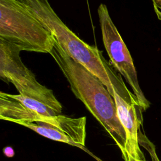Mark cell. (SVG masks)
Returning <instances> with one entry per match:
<instances>
[{
	"label": "cell",
	"instance_id": "obj_1",
	"mask_svg": "<svg viewBox=\"0 0 161 161\" xmlns=\"http://www.w3.org/2000/svg\"><path fill=\"white\" fill-rule=\"evenodd\" d=\"M20 1L53 35L56 42L72 58L103 82L112 97L113 92L116 91L127 101L138 103L136 97L129 91L121 77L105 60L103 52L96 46L88 45L73 33L58 17L48 1Z\"/></svg>",
	"mask_w": 161,
	"mask_h": 161
},
{
	"label": "cell",
	"instance_id": "obj_2",
	"mask_svg": "<svg viewBox=\"0 0 161 161\" xmlns=\"http://www.w3.org/2000/svg\"><path fill=\"white\" fill-rule=\"evenodd\" d=\"M69 83L75 97L103 126L123 153L126 133L117 114L113 97L103 82L72 58L56 42L50 53Z\"/></svg>",
	"mask_w": 161,
	"mask_h": 161
},
{
	"label": "cell",
	"instance_id": "obj_3",
	"mask_svg": "<svg viewBox=\"0 0 161 161\" xmlns=\"http://www.w3.org/2000/svg\"><path fill=\"white\" fill-rule=\"evenodd\" d=\"M0 38L22 51L50 53L53 35L20 0L0 1Z\"/></svg>",
	"mask_w": 161,
	"mask_h": 161
},
{
	"label": "cell",
	"instance_id": "obj_4",
	"mask_svg": "<svg viewBox=\"0 0 161 161\" xmlns=\"http://www.w3.org/2000/svg\"><path fill=\"white\" fill-rule=\"evenodd\" d=\"M18 47L0 38V77L12 83L19 94L43 103L60 114L61 103L52 90L40 84L35 75L21 61Z\"/></svg>",
	"mask_w": 161,
	"mask_h": 161
},
{
	"label": "cell",
	"instance_id": "obj_5",
	"mask_svg": "<svg viewBox=\"0 0 161 161\" xmlns=\"http://www.w3.org/2000/svg\"><path fill=\"white\" fill-rule=\"evenodd\" d=\"M97 13L102 33L103 42L110 58L111 65L123 76L131 86L142 111L150 106L138 82L132 57L109 15L107 6L100 4Z\"/></svg>",
	"mask_w": 161,
	"mask_h": 161
},
{
	"label": "cell",
	"instance_id": "obj_6",
	"mask_svg": "<svg viewBox=\"0 0 161 161\" xmlns=\"http://www.w3.org/2000/svg\"><path fill=\"white\" fill-rule=\"evenodd\" d=\"M86 117L70 118L64 115L51 117L49 122H36L23 124L28 128L47 138L75 146L91 154L85 148Z\"/></svg>",
	"mask_w": 161,
	"mask_h": 161
},
{
	"label": "cell",
	"instance_id": "obj_7",
	"mask_svg": "<svg viewBox=\"0 0 161 161\" xmlns=\"http://www.w3.org/2000/svg\"><path fill=\"white\" fill-rule=\"evenodd\" d=\"M114 99L118 118L126 133L125 151L122 157L125 161H138L145 158L139 143V132L143 123L141 109L137 102H129L121 97L116 91Z\"/></svg>",
	"mask_w": 161,
	"mask_h": 161
},
{
	"label": "cell",
	"instance_id": "obj_8",
	"mask_svg": "<svg viewBox=\"0 0 161 161\" xmlns=\"http://www.w3.org/2000/svg\"><path fill=\"white\" fill-rule=\"evenodd\" d=\"M9 95L11 97L19 101L24 106H25L30 109L36 111L40 114L47 116L59 115L53 109H52V108H49L47 105H45L43 103H40L38 101H36L35 99H31V98L26 97V96H23L20 94H9Z\"/></svg>",
	"mask_w": 161,
	"mask_h": 161
},
{
	"label": "cell",
	"instance_id": "obj_9",
	"mask_svg": "<svg viewBox=\"0 0 161 161\" xmlns=\"http://www.w3.org/2000/svg\"><path fill=\"white\" fill-rule=\"evenodd\" d=\"M139 143L140 145L143 147L150 153L151 160L152 161H160L157 155V152L155 150V147L154 145L146 137L145 135H143L141 131L139 133ZM138 161H147L145 158Z\"/></svg>",
	"mask_w": 161,
	"mask_h": 161
},
{
	"label": "cell",
	"instance_id": "obj_10",
	"mask_svg": "<svg viewBox=\"0 0 161 161\" xmlns=\"http://www.w3.org/2000/svg\"><path fill=\"white\" fill-rule=\"evenodd\" d=\"M3 153L8 157H12L14 155V151L11 147H6L3 150Z\"/></svg>",
	"mask_w": 161,
	"mask_h": 161
},
{
	"label": "cell",
	"instance_id": "obj_11",
	"mask_svg": "<svg viewBox=\"0 0 161 161\" xmlns=\"http://www.w3.org/2000/svg\"><path fill=\"white\" fill-rule=\"evenodd\" d=\"M155 11H156V13H157V15H158V18H159L160 19H161V11H158V10H155Z\"/></svg>",
	"mask_w": 161,
	"mask_h": 161
}]
</instances>
